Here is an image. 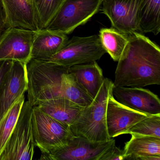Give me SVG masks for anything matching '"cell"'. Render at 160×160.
Segmentation results:
<instances>
[{
  "instance_id": "cell-1",
  "label": "cell",
  "mask_w": 160,
  "mask_h": 160,
  "mask_svg": "<svg viewBox=\"0 0 160 160\" xmlns=\"http://www.w3.org/2000/svg\"><path fill=\"white\" fill-rule=\"evenodd\" d=\"M128 36V43L118 62L113 85L136 88L160 85V47L138 32Z\"/></svg>"
},
{
  "instance_id": "cell-2",
  "label": "cell",
  "mask_w": 160,
  "mask_h": 160,
  "mask_svg": "<svg viewBox=\"0 0 160 160\" xmlns=\"http://www.w3.org/2000/svg\"><path fill=\"white\" fill-rule=\"evenodd\" d=\"M28 81V101L32 106L38 102L64 98L82 105L88 99L69 67L32 58L26 64Z\"/></svg>"
},
{
  "instance_id": "cell-3",
  "label": "cell",
  "mask_w": 160,
  "mask_h": 160,
  "mask_svg": "<svg viewBox=\"0 0 160 160\" xmlns=\"http://www.w3.org/2000/svg\"><path fill=\"white\" fill-rule=\"evenodd\" d=\"M113 86L112 80L104 78L95 98L89 105L83 108L70 126L73 135L95 142L110 139L107 129L106 110Z\"/></svg>"
},
{
  "instance_id": "cell-4",
  "label": "cell",
  "mask_w": 160,
  "mask_h": 160,
  "mask_svg": "<svg viewBox=\"0 0 160 160\" xmlns=\"http://www.w3.org/2000/svg\"><path fill=\"white\" fill-rule=\"evenodd\" d=\"M32 111L29 101H25L0 160H32L36 147L32 124Z\"/></svg>"
},
{
  "instance_id": "cell-5",
  "label": "cell",
  "mask_w": 160,
  "mask_h": 160,
  "mask_svg": "<svg viewBox=\"0 0 160 160\" xmlns=\"http://www.w3.org/2000/svg\"><path fill=\"white\" fill-rule=\"evenodd\" d=\"M115 145L113 138L108 141L95 142L73 135L64 146L41 151L40 160H102Z\"/></svg>"
},
{
  "instance_id": "cell-6",
  "label": "cell",
  "mask_w": 160,
  "mask_h": 160,
  "mask_svg": "<svg viewBox=\"0 0 160 160\" xmlns=\"http://www.w3.org/2000/svg\"><path fill=\"white\" fill-rule=\"evenodd\" d=\"M106 53L99 35L73 36L69 39L60 51L45 60L69 68L99 60Z\"/></svg>"
},
{
  "instance_id": "cell-7",
  "label": "cell",
  "mask_w": 160,
  "mask_h": 160,
  "mask_svg": "<svg viewBox=\"0 0 160 160\" xmlns=\"http://www.w3.org/2000/svg\"><path fill=\"white\" fill-rule=\"evenodd\" d=\"M103 0H64L59 10L45 29L72 33L84 25L99 11Z\"/></svg>"
},
{
  "instance_id": "cell-8",
  "label": "cell",
  "mask_w": 160,
  "mask_h": 160,
  "mask_svg": "<svg viewBox=\"0 0 160 160\" xmlns=\"http://www.w3.org/2000/svg\"><path fill=\"white\" fill-rule=\"evenodd\" d=\"M32 124L36 147L41 151L64 146L73 135L70 126L34 106L32 107Z\"/></svg>"
},
{
  "instance_id": "cell-9",
  "label": "cell",
  "mask_w": 160,
  "mask_h": 160,
  "mask_svg": "<svg viewBox=\"0 0 160 160\" xmlns=\"http://www.w3.org/2000/svg\"><path fill=\"white\" fill-rule=\"evenodd\" d=\"M36 32L21 28H8L0 38V60L27 64L32 58V44Z\"/></svg>"
},
{
  "instance_id": "cell-10",
  "label": "cell",
  "mask_w": 160,
  "mask_h": 160,
  "mask_svg": "<svg viewBox=\"0 0 160 160\" xmlns=\"http://www.w3.org/2000/svg\"><path fill=\"white\" fill-rule=\"evenodd\" d=\"M141 0H103L100 11L112 28L128 35L138 32V12Z\"/></svg>"
},
{
  "instance_id": "cell-11",
  "label": "cell",
  "mask_w": 160,
  "mask_h": 160,
  "mask_svg": "<svg viewBox=\"0 0 160 160\" xmlns=\"http://www.w3.org/2000/svg\"><path fill=\"white\" fill-rule=\"evenodd\" d=\"M150 115L132 109L116 100L112 93L108 101L106 126L110 138L124 134L135 124Z\"/></svg>"
},
{
  "instance_id": "cell-12",
  "label": "cell",
  "mask_w": 160,
  "mask_h": 160,
  "mask_svg": "<svg viewBox=\"0 0 160 160\" xmlns=\"http://www.w3.org/2000/svg\"><path fill=\"white\" fill-rule=\"evenodd\" d=\"M112 94L118 102L134 110L148 115L160 114V99L149 90L113 85Z\"/></svg>"
},
{
  "instance_id": "cell-13",
  "label": "cell",
  "mask_w": 160,
  "mask_h": 160,
  "mask_svg": "<svg viewBox=\"0 0 160 160\" xmlns=\"http://www.w3.org/2000/svg\"><path fill=\"white\" fill-rule=\"evenodd\" d=\"M28 89L26 64L14 61L0 88V120Z\"/></svg>"
},
{
  "instance_id": "cell-14",
  "label": "cell",
  "mask_w": 160,
  "mask_h": 160,
  "mask_svg": "<svg viewBox=\"0 0 160 160\" xmlns=\"http://www.w3.org/2000/svg\"><path fill=\"white\" fill-rule=\"evenodd\" d=\"M8 28L39 31L32 0H1Z\"/></svg>"
},
{
  "instance_id": "cell-15",
  "label": "cell",
  "mask_w": 160,
  "mask_h": 160,
  "mask_svg": "<svg viewBox=\"0 0 160 160\" xmlns=\"http://www.w3.org/2000/svg\"><path fill=\"white\" fill-rule=\"evenodd\" d=\"M69 38L67 34L43 29L36 32L32 44V58L47 60L60 51Z\"/></svg>"
},
{
  "instance_id": "cell-16",
  "label": "cell",
  "mask_w": 160,
  "mask_h": 160,
  "mask_svg": "<svg viewBox=\"0 0 160 160\" xmlns=\"http://www.w3.org/2000/svg\"><path fill=\"white\" fill-rule=\"evenodd\" d=\"M34 107L70 127L84 108L64 98L41 101L38 102Z\"/></svg>"
},
{
  "instance_id": "cell-17",
  "label": "cell",
  "mask_w": 160,
  "mask_h": 160,
  "mask_svg": "<svg viewBox=\"0 0 160 160\" xmlns=\"http://www.w3.org/2000/svg\"><path fill=\"white\" fill-rule=\"evenodd\" d=\"M82 88L94 99L103 81V72L96 61L73 65L68 68Z\"/></svg>"
},
{
  "instance_id": "cell-18",
  "label": "cell",
  "mask_w": 160,
  "mask_h": 160,
  "mask_svg": "<svg viewBox=\"0 0 160 160\" xmlns=\"http://www.w3.org/2000/svg\"><path fill=\"white\" fill-rule=\"evenodd\" d=\"M160 32V0H141L138 12V32L152 33Z\"/></svg>"
},
{
  "instance_id": "cell-19",
  "label": "cell",
  "mask_w": 160,
  "mask_h": 160,
  "mask_svg": "<svg viewBox=\"0 0 160 160\" xmlns=\"http://www.w3.org/2000/svg\"><path fill=\"white\" fill-rule=\"evenodd\" d=\"M123 149L125 160H135L142 155H160V138L131 135Z\"/></svg>"
},
{
  "instance_id": "cell-20",
  "label": "cell",
  "mask_w": 160,
  "mask_h": 160,
  "mask_svg": "<svg viewBox=\"0 0 160 160\" xmlns=\"http://www.w3.org/2000/svg\"><path fill=\"white\" fill-rule=\"evenodd\" d=\"M98 35L106 53L114 61H118L128 43V35L112 27L101 29Z\"/></svg>"
},
{
  "instance_id": "cell-21",
  "label": "cell",
  "mask_w": 160,
  "mask_h": 160,
  "mask_svg": "<svg viewBox=\"0 0 160 160\" xmlns=\"http://www.w3.org/2000/svg\"><path fill=\"white\" fill-rule=\"evenodd\" d=\"M25 99L24 94L12 106L0 120V155L12 132Z\"/></svg>"
},
{
  "instance_id": "cell-22",
  "label": "cell",
  "mask_w": 160,
  "mask_h": 160,
  "mask_svg": "<svg viewBox=\"0 0 160 160\" xmlns=\"http://www.w3.org/2000/svg\"><path fill=\"white\" fill-rule=\"evenodd\" d=\"M39 30L46 28L64 0H32Z\"/></svg>"
},
{
  "instance_id": "cell-23",
  "label": "cell",
  "mask_w": 160,
  "mask_h": 160,
  "mask_svg": "<svg viewBox=\"0 0 160 160\" xmlns=\"http://www.w3.org/2000/svg\"><path fill=\"white\" fill-rule=\"evenodd\" d=\"M151 136L160 138V114L151 115L132 126L124 134Z\"/></svg>"
},
{
  "instance_id": "cell-24",
  "label": "cell",
  "mask_w": 160,
  "mask_h": 160,
  "mask_svg": "<svg viewBox=\"0 0 160 160\" xmlns=\"http://www.w3.org/2000/svg\"><path fill=\"white\" fill-rule=\"evenodd\" d=\"M125 158L123 150L120 149L115 145L112 150L102 158V160H124Z\"/></svg>"
},
{
  "instance_id": "cell-25",
  "label": "cell",
  "mask_w": 160,
  "mask_h": 160,
  "mask_svg": "<svg viewBox=\"0 0 160 160\" xmlns=\"http://www.w3.org/2000/svg\"><path fill=\"white\" fill-rule=\"evenodd\" d=\"M14 62L7 60H0V88L5 77L12 68Z\"/></svg>"
},
{
  "instance_id": "cell-26",
  "label": "cell",
  "mask_w": 160,
  "mask_h": 160,
  "mask_svg": "<svg viewBox=\"0 0 160 160\" xmlns=\"http://www.w3.org/2000/svg\"><path fill=\"white\" fill-rule=\"evenodd\" d=\"M8 28L6 14L1 0H0V38Z\"/></svg>"
},
{
  "instance_id": "cell-27",
  "label": "cell",
  "mask_w": 160,
  "mask_h": 160,
  "mask_svg": "<svg viewBox=\"0 0 160 160\" xmlns=\"http://www.w3.org/2000/svg\"><path fill=\"white\" fill-rule=\"evenodd\" d=\"M135 160H160V155H142L136 157Z\"/></svg>"
}]
</instances>
